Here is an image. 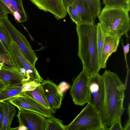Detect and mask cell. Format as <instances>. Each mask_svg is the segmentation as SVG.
Returning a JSON list of instances; mask_svg holds the SVG:
<instances>
[{
	"instance_id": "cell-1",
	"label": "cell",
	"mask_w": 130,
	"mask_h": 130,
	"mask_svg": "<svg viewBox=\"0 0 130 130\" xmlns=\"http://www.w3.org/2000/svg\"><path fill=\"white\" fill-rule=\"evenodd\" d=\"M102 76L105 94L101 118L103 124L108 130L115 121L121 118L124 113L123 103L127 77L124 83L117 74L109 70H105Z\"/></svg>"
},
{
	"instance_id": "cell-2",
	"label": "cell",
	"mask_w": 130,
	"mask_h": 130,
	"mask_svg": "<svg viewBox=\"0 0 130 130\" xmlns=\"http://www.w3.org/2000/svg\"><path fill=\"white\" fill-rule=\"evenodd\" d=\"M78 38L77 55L83 70L89 77L99 73L101 69L99 60L96 43V26L94 23H82L76 25Z\"/></svg>"
},
{
	"instance_id": "cell-3",
	"label": "cell",
	"mask_w": 130,
	"mask_h": 130,
	"mask_svg": "<svg viewBox=\"0 0 130 130\" xmlns=\"http://www.w3.org/2000/svg\"><path fill=\"white\" fill-rule=\"evenodd\" d=\"M129 12L123 9L105 6L98 17L99 23L105 35L127 38L130 28Z\"/></svg>"
},
{
	"instance_id": "cell-4",
	"label": "cell",
	"mask_w": 130,
	"mask_h": 130,
	"mask_svg": "<svg viewBox=\"0 0 130 130\" xmlns=\"http://www.w3.org/2000/svg\"><path fill=\"white\" fill-rule=\"evenodd\" d=\"M66 126V130H107L102 123L100 113L88 103Z\"/></svg>"
},
{
	"instance_id": "cell-5",
	"label": "cell",
	"mask_w": 130,
	"mask_h": 130,
	"mask_svg": "<svg viewBox=\"0 0 130 130\" xmlns=\"http://www.w3.org/2000/svg\"><path fill=\"white\" fill-rule=\"evenodd\" d=\"M0 21L27 59L35 66L38 58L26 38L11 24L8 18L7 15Z\"/></svg>"
},
{
	"instance_id": "cell-6",
	"label": "cell",
	"mask_w": 130,
	"mask_h": 130,
	"mask_svg": "<svg viewBox=\"0 0 130 130\" xmlns=\"http://www.w3.org/2000/svg\"><path fill=\"white\" fill-rule=\"evenodd\" d=\"M11 38L10 55L15 67L19 70L22 68L25 69L29 79L37 81L41 83H42L44 80L40 76L35 66L27 59L21 49Z\"/></svg>"
},
{
	"instance_id": "cell-7",
	"label": "cell",
	"mask_w": 130,
	"mask_h": 130,
	"mask_svg": "<svg viewBox=\"0 0 130 130\" xmlns=\"http://www.w3.org/2000/svg\"><path fill=\"white\" fill-rule=\"evenodd\" d=\"M88 85L89 95L88 103L91 104L101 114L105 94L104 84L102 76L98 73L90 77Z\"/></svg>"
},
{
	"instance_id": "cell-8",
	"label": "cell",
	"mask_w": 130,
	"mask_h": 130,
	"mask_svg": "<svg viewBox=\"0 0 130 130\" xmlns=\"http://www.w3.org/2000/svg\"><path fill=\"white\" fill-rule=\"evenodd\" d=\"M89 77L83 70L74 79L70 94L74 104L82 106L88 103L89 95L88 85Z\"/></svg>"
},
{
	"instance_id": "cell-9",
	"label": "cell",
	"mask_w": 130,
	"mask_h": 130,
	"mask_svg": "<svg viewBox=\"0 0 130 130\" xmlns=\"http://www.w3.org/2000/svg\"><path fill=\"white\" fill-rule=\"evenodd\" d=\"M17 116L19 125L25 126L28 130H44L46 118L41 114L29 110L20 109Z\"/></svg>"
},
{
	"instance_id": "cell-10",
	"label": "cell",
	"mask_w": 130,
	"mask_h": 130,
	"mask_svg": "<svg viewBox=\"0 0 130 130\" xmlns=\"http://www.w3.org/2000/svg\"><path fill=\"white\" fill-rule=\"evenodd\" d=\"M8 101L18 109L33 111L44 116L46 118L53 115L55 111L47 108L31 98L25 95L12 98Z\"/></svg>"
},
{
	"instance_id": "cell-11",
	"label": "cell",
	"mask_w": 130,
	"mask_h": 130,
	"mask_svg": "<svg viewBox=\"0 0 130 130\" xmlns=\"http://www.w3.org/2000/svg\"><path fill=\"white\" fill-rule=\"evenodd\" d=\"M41 10L49 12L57 20L63 19L67 12L62 0H30Z\"/></svg>"
},
{
	"instance_id": "cell-12",
	"label": "cell",
	"mask_w": 130,
	"mask_h": 130,
	"mask_svg": "<svg viewBox=\"0 0 130 130\" xmlns=\"http://www.w3.org/2000/svg\"><path fill=\"white\" fill-rule=\"evenodd\" d=\"M41 85L51 109L54 110L60 108L63 94L59 90L57 85L53 81L47 79Z\"/></svg>"
},
{
	"instance_id": "cell-13",
	"label": "cell",
	"mask_w": 130,
	"mask_h": 130,
	"mask_svg": "<svg viewBox=\"0 0 130 130\" xmlns=\"http://www.w3.org/2000/svg\"><path fill=\"white\" fill-rule=\"evenodd\" d=\"M0 79L6 87L16 85L27 81V78L17 68L3 66L0 70Z\"/></svg>"
},
{
	"instance_id": "cell-14",
	"label": "cell",
	"mask_w": 130,
	"mask_h": 130,
	"mask_svg": "<svg viewBox=\"0 0 130 130\" xmlns=\"http://www.w3.org/2000/svg\"><path fill=\"white\" fill-rule=\"evenodd\" d=\"M121 37L105 35L100 64L101 68L106 67L107 60L111 55L116 51Z\"/></svg>"
},
{
	"instance_id": "cell-15",
	"label": "cell",
	"mask_w": 130,
	"mask_h": 130,
	"mask_svg": "<svg viewBox=\"0 0 130 130\" xmlns=\"http://www.w3.org/2000/svg\"><path fill=\"white\" fill-rule=\"evenodd\" d=\"M7 14L13 16L18 22L22 23L27 20V16L23 5L22 0H1Z\"/></svg>"
},
{
	"instance_id": "cell-16",
	"label": "cell",
	"mask_w": 130,
	"mask_h": 130,
	"mask_svg": "<svg viewBox=\"0 0 130 130\" xmlns=\"http://www.w3.org/2000/svg\"><path fill=\"white\" fill-rule=\"evenodd\" d=\"M4 115L0 130H10L12 121L16 113V106L8 101L2 102Z\"/></svg>"
},
{
	"instance_id": "cell-17",
	"label": "cell",
	"mask_w": 130,
	"mask_h": 130,
	"mask_svg": "<svg viewBox=\"0 0 130 130\" xmlns=\"http://www.w3.org/2000/svg\"><path fill=\"white\" fill-rule=\"evenodd\" d=\"M23 84L6 87L0 91V102L15 97L24 95L22 91Z\"/></svg>"
},
{
	"instance_id": "cell-18",
	"label": "cell",
	"mask_w": 130,
	"mask_h": 130,
	"mask_svg": "<svg viewBox=\"0 0 130 130\" xmlns=\"http://www.w3.org/2000/svg\"><path fill=\"white\" fill-rule=\"evenodd\" d=\"M24 95L31 98L46 108L54 110L51 108L41 84L34 90L24 92Z\"/></svg>"
},
{
	"instance_id": "cell-19",
	"label": "cell",
	"mask_w": 130,
	"mask_h": 130,
	"mask_svg": "<svg viewBox=\"0 0 130 130\" xmlns=\"http://www.w3.org/2000/svg\"><path fill=\"white\" fill-rule=\"evenodd\" d=\"M72 4L76 7L81 17L82 23H94L95 21L82 0H74Z\"/></svg>"
},
{
	"instance_id": "cell-20",
	"label": "cell",
	"mask_w": 130,
	"mask_h": 130,
	"mask_svg": "<svg viewBox=\"0 0 130 130\" xmlns=\"http://www.w3.org/2000/svg\"><path fill=\"white\" fill-rule=\"evenodd\" d=\"M44 130H66V125L63 124L62 121L53 115L46 118Z\"/></svg>"
},
{
	"instance_id": "cell-21",
	"label": "cell",
	"mask_w": 130,
	"mask_h": 130,
	"mask_svg": "<svg viewBox=\"0 0 130 130\" xmlns=\"http://www.w3.org/2000/svg\"><path fill=\"white\" fill-rule=\"evenodd\" d=\"M91 14L94 20L98 17L101 10L100 0H82Z\"/></svg>"
},
{
	"instance_id": "cell-22",
	"label": "cell",
	"mask_w": 130,
	"mask_h": 130,
	"mask_svg": "<svg viewBox=\"0 0 130 130\" xmlns=\"http://www.w3.org/2000/svg\"><path fill=\"white\" fill-rule=\"evenodd\" d=\"M11 40V36L0 21V42L7 52L10 55Z\"/></svg>"
},
{
	"instance_id": "cell-23",
	"label": "cell",
	"mask_w": 130,
	"mask_h": 130,
	"mask_svg": "<svg viewBox=\"0 0 130 130\" xmlns=\"http://www.w3.org/2000/svg\"><path fill=\"white\" fill-rule=\"evenodd\" d=\"M105 6L123 9L129 12L130 11V0H104Z\"/></svg>"
},
{
	"instance_id": "cell-24",
	"label": "cell",
	"mask_w": 130,
	"mask_h": 130,
	"mask_svg": "<svg viewBox=\"0 0 130 130\" xmlns=\"http://www.w3.org/2000/svg\"><path fill=\"white\" fill-rule=\"evenodd\" d=\"M96 26V43L99 64L100 67L102 50L103 48L105 35L102 30L100 23Z\"/></svg>"
},
{
	"instance_id": "cell-25",
	"label": "cell",
	"mask_w": 130,
	"mask_h": 130,
	"mask_svg": "<svg viewBox=\"0 0 130 130\" xmlns=\"http://www.w3.org/2000/svg\"><path fill=\"white\" fill-rule=\"evenodd\" d=\"M4 62V66L10 68H16L9 54L4 48L0 42V63Z\"/></svg>"
},
{
	"instance_id": "cell-26",
	"label": "cell",
	"mask_w": 130,
	"mask_h": 130,
	"mask_svg": "<svg viewBox=\"0 0 130 130\" xmlns=\"http://www.w3.org/2000/svg\"><path fill=\"white\" fill-rule=\"evenodd\" d=\"M66 10L72 21L76 25L82 23L81 17L74 5L71 4L69 6Z\"/></svg>"
},
{
	"instance_id": "cell-27",
	"label": "cell",
	"mask_w": 130,
	"mask_h": 130,
	"mask_svg": "<svg viewBox=\"0 0 130 130\" xmlns=\"http://www.w3.org/2000/svg\"><path fill=\"white\" fill-rule=\"evenodd\" d=\"M40 84L37 81L32 79L25 82L23 83L22 91L24 92L33 90L39 85Z\"/></svg>"
},
{
	"instance_id": "cell-28",
	"label": "cell",
	"mask_w": 130,
	"mask_h": 130,
	"mask_svg": "<svg viewBox=\"0 0 130 130\" xmlns=\"http://www.w3.org/2000/svg\"><path fill=\"white\" fill-rule=\"evenodd\" d=\"M121 119L115 121L108 129V130H123L121 124Z\"/></svg>"
},
{
	"instance_id": "cell-29",
	"label": "cell",
	"mask_w": 130,
	"mask_h": 130,
	"mask_svg": "<svg viewBox=\"0 0 130 130\" xmlns=\"http://www.w3.org/2000/svg\"><path fill=\"white\" fill-rule=\"evenodd\" d=\"M70 86V85L69 83L65 81L61 82L57 85L59 90L63 93L69 89Z\"/></svg>"
},
{
	"instance_id": "cell-30",
	"label": "cell",
	"mask_w": 130,
	"mask_h": 130,
	"mask_svg": "<svg viewBox=\"0 0 130 130\" xmlns=\"http://www.w3.org/2000/svg\"><path fill=\"white\" fill-rule=\"evenodd\" d=\"M7 14L4 5L1 0H0V20Z\"/></svg>"
},
{
	"instance_id": "cell-31",
	"label": "cell",
	"mask_w": 130,
	"mask_h": 130,
	"mask_svg": "<svg viewBox=\"0 0 130 130\" xmlns=\"http://www.w3.org/2000/svg\"><path fill=\"white\" fill-rule=\"evenodd\" d=\"M3 110L2 102H0V129L1 128L3 123Z\"/></svg>"
},
{
	"instance_id": "cell-32",
	"label": "cell",
	"mask_w": 130,
	"mask_h": 130,
	"mask_svg": "<svg viewBox=\"0 0 130 130\" xmlns=\"http://www.w3.org/2000/svg\"><path fill=\"white\" fill-rule=\"evenodd\" d=\"M74 0H62L64 5L66 9L69 6L71 5Z\"/></svg>"
},
{
	"instance_id": "cell-33",
	"label": "cell",
	"mask_w": 130,
	"mask_h": 130,
	"mask_svg": "<svg viewBox=\"0 0 130 130\" xmlns=\"http://www.w3.org/2000/svg\"><path fill=\"white\" fill-rule=\"evenodd\" d=\"M129 45L130 44L128 43L127 44L124 46L123 47L124 53L125 58H126V55L129 52Z\"/></svg>"
},
{
	"instance_id": "cell-34",
	"label": "cell",
	"mask_w": 130,
	"mask_h": 130,
	"mask_svg": "<svg viewBox=\"0 0 130 130\" xmlns=\"http://www.w3.org/2000/svg\"><path fill=\"white\" fill-rule=\"evenodd\" d=\"M123 130H130V118H128V119L126 121Z\"/></svg>"
},
{
	"instance_id": "cell-35",
	"label": "cell",
	"mask_w": 130,
	"mask_h": 130,
	"mask_svg": "<svg viewBox=\"0 0 130 130\" xmlns=\"http://www.w3.org/2000/svg\"><path fill=\"white\" fill-rule=\"evenodd\" d=\"M6 87L4 84L0 79V91Z\"/></svg>"
},
{
	"instance_id": "cell-36",
	"label": "cell",
	"mask_w": 130,
	"mask_h": 130,
	"mask_svg": "<svg viewBox=\"0 0 130 130\" xmlns=\"http://www.w3.org/2000/svg\"><path fill=\"white\" fill-rule=\"evenodd\" d=\"M4 66V62L0 63V70L1 69L2 66Z\"/></svg>"
},
{
	"instance_id": "cell-37",
	"label": "cell",
	"mask_w": 130,
	"mask_h": 130,
	"mask_svg": "<svg viewBox=\"0 0 130 130\" xmlns=\"http://www.w3.org/2000/svg\"></svg>"
}]
</instances>
